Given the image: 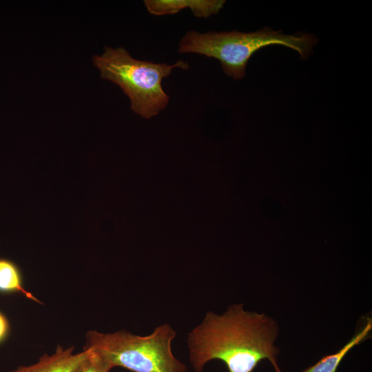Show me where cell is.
<instances>
[{
  "label": "cell",
  "mask_w": 372,
  "mask_h": 372,
  "mask_svg": "<svg viewBox=\"0 0 372 372\" xmlns=\"http://www.w3.org/2000/svg\"><path fill=\"white\" fill-rule=\"evenodd\" d=\"M101 77L118 85L130 101V108L144 118L157 115L167 105L169 96L162 81L176 68L187 70L186 61L172 65L141 61L133 58L124 48L105 47L101 55L92 57Z\"/></svg>",
  "instance_id": "cell-3"
},
{
  "label": "cell",
  "mask_w": 372,
  "mask_h": 372,
  "mask_svg": "<svg viewBox=\"0 0 372 372\" xmlns=\"http://www.w3.org/2000/svg\"><path fill=\"white\" fill-rule=\"evenodd\" d=\"M278 335L276 320L233 304L221 315L207 312L189 333V360L195 372L212 360L223 362L229 372H253L263 360L278 364Z\"/></svg>",
  "instance_id": "cell-1"
},
{
  "label": "cell",
  "mask_w": 372,
  "mask_h": 372,
  "mask_svg": "<svg viewBox=\"0 0 372 372\" xmlns=\"http://www.w3.org/2000/svg\"><path fill=\"white\" fill-rule=\"evenodd\" d=\"M224 0H145L144 4L149 13L162 16L173 14L189 8L194 16L207 18L216 14L223 8Z\"/></svg>",
  "instance_id": "cell-6"
},
{
  "label": "cell",
  "mask_w": 372,
  "mask_h": 372,
  "mask_svg": "<svg viewBox=\"0 0 372 372\" xmlns=\"http://www.w3.org/2000/svg\"><path fill=\"white\" fill-rule=\"evenodd\" d=\"M92 350V353L74 372H110L113 368L102 354Z\"/></svg>",
  "instance_id": "cell-9"
},
{
  "label": "cell",
  "mask_w": 372,
  "mask_h": 372,
  "mask_svg": "<svg viewBox=\"0 0 372 372\" xmlns=\"http://www.w3.org/2000/svg\"><path fill=\"white\" fill-rule=\"evenodd\" d=\"M175 336V331L167 324L145 336L124 330L112 333L91 330L86 333L84 348L102 354L112 367L132 372H189L172 353L171 344Z\"/></svg>",
  "instance_id": "cell-4"
},
{
  "label": "cell",
  "mask_w": 372,
  "mask_h": 372,
  "mask_svg": "<svg viewBox=\"0 0 372 372\" xmlns=\"http://www.w3.org/2000/svg\"><path fill=\"white\" fill-rule=\"evenodd\" d=\"M372 330V320L366 318L364 326L358 331L341 349L338 351L322 357L313 365L308 367L302 372H336L337 369L346 355L355 346L369 338ZM275 372H282L278 364L273 366Z\"/></svg>",
  "instance_id": "cell-7"
},
{
  "label": "cell",
  "mask_w": 372,
  "mask_h": 372,
  "mask_svg": "<svg viewBox=\"0 0 372 372\" xmlns=\"http://www.w3.org/2000/svg\"><path fill=\"white\" fill-rule=\"evenodd\" d=\"M74 349V347L63 349L58 345L53 354L45 353L37 363L21 366L10 372H74L92 353L88 348L77 353H73Z\"/></svg>",
  "instance_id": "cell-5"
},
{
  "label": "cell",
  "mask_w": 372,
  "mask_h": 372,
  "mask_svg": "<svg viewBox=\"0 0 372 372\" xmlns=\"http://www.w3.org/2000/svg\"><path fill=\"white\" fill-rule=\"evenodd\" d=\"M9 332V323L6 317L0 312V343L7 337Z\"/></svg>",
  "instance_id": "cell-10"
},
{
  "label": "cell",
  "mask_w": 372,
  "mask_h": 372,
  "mask_svg": "<svg viewBox=\"0 0 372 372\" xmlns=\"http://www.w3.org/2000/svg\"><path fill=\"white\" fill-rule=\"evenodd\" d=\"M0 292L20 293L26 298L40 303L30 292L22 285L21 275L17 265L6 258H0Z\"/></svg>",
  "instance_id": "cell-8"
},
{
  "label": "cell",
  "mask_w": 372,
  "mask_h": 372,
  "mask_svg": "<svg viewBox=\"0 0 372 372\" xmlns=\"http://www.w3.org/2000/svg\"><path fill=\"white\" fill-rule=\"evenodd\" d=\"M318 39L303 33L284 34L280 30L264 28L252 32L188 31L178 45L180 53H196L218 59L224 72L235 80L242 79L251 56L262 48L282 45L296 50L302 59L313 52Z\"/></svg>",
  "instance_id": "cell-2"
}]
</instances>
